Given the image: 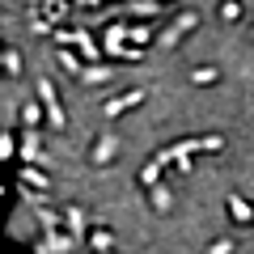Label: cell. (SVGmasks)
<instances>
[{"label":"cell","mask_w":254,"mask_h":254,"mask_svg":"<svg viewBox=\"0 0 254 254\" xmlns=\"http://www.w3.org/2000/svg\"><path fill=\"white\" fill-rule=\"evenodd\" d=\"M190 26H195V13H182V17L170 26V34L161 38V47H174V43H178V34H182V30H190Z\"/></svg>","instance_id":"obj_3"},{"label":"cell","mask_w":254,"mask_h":254,"mask_svg":"<svg viewBox=\"0 0 254 254\" xmlns=\"http://www.w3.org/2000/svg\"><path fill=\"white\" fill-rule=\"evenodd\" d=\"M136 102H144V89H131V93H123V98H110V102H106V115H119V110H131Z\"/></svg>","instance_id":"obj_2"},{"label":"cell","mask_w":254,"mask_h":254,"mask_svg":"<svg viewBox=\"0 0 254 254\" xmlns=\"http://www.w3.org/2000/svg\"><path fill=\"white\" fill-rule=\"evenodd\" d=\"M229 250H233V242H216V246H212L208 254H229Z\"/></svg>","instance_id":"obj_6"},{"label":"cell","mask_w":254,"mask_h":254,"mask_svg":"<svg viewBox=\"0 0 254 254\" xmlns=\"http://www.w3.org/2000/svg\"><path fill=\"white\" fill-rule=\"evenodd\" d=\"M216 68H199V72H190V81H195V85H212V81H216Z\"/></svg>","instance_id":"obj_5"},{"label":"cell","mask_w":254,"mask_h":254,"mask_svg":"<svg viewBox=\"0 0 254 254\" xmlns=\"http://www.w3.org/2000/svg\"><path fill=\"white\" fill-rule=\"evenodd\" d=\"M38 98H43V102H47V110H51V123H55V127H64V110H60V98H55L51 81H38Z\"/></svg>","instance_id":"obj_1"},{"label":"cell","mask_w":254,"mask_h":254,"mask_svg":"<svg viewBox=\"0 0 254 254\" xmlns=\"http://www.w3.org/2000/svg\"><path fill=\"white\" fill-rule=\"evenodd\" d=\"M229 212H233V220H242V225H246V220H254V212L246 208L242 195H229Z\"/></svg>","instance_id":"obj_4"}]
</instances>
